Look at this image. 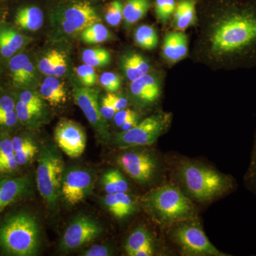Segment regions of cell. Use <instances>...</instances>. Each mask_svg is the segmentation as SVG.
<instances>
[{
  "label": "cell",
  "mask_w": 256,
  "mask_h": 256,
  "mask_svg": "<svg viewBox=\"0 0 256 256\" xmlns=\"http://www.w3.org/2000/svg\"><path fill=\"white\" fill-rule=\"evenodd\" d=\"M246 186L256 194V132L252 146L250 165L244 178Z\"/></svg>",
  "instance_id": "obj_36"
},
{
  "label": "cell",
  "mask_w": 256,
  "mask_h": 256,
  "mask_svg": "<svg viewBox=\"0 0 256 256\" xmlns=\"http://www.w3.org/2000/svg\"><path fill=\"white\" fill-rule=\"evenodd\" d=\"M163 54L172 63L182 60L178 53V32H170L166 35L163 43Z\"/></svg>",
  "instance_id": "obj_30"
},
{
  "label": "cell",
  "mask_w": 256,
  "mask_h": 256,
  "mask_svg": "<svg viewBox=\"0 0 256 256\" xmlns=\"http://www.w3.org/2000/svg\"><path fill=\"white\" fill-rule=\"evenodd\" d=\"M43 108L28 106L16 98V110L18 118L22 126L28 128H34L38 124Z\"/></svg>",
  "instance_id": "obj_26"
},
{
  "label": "cell",
  "mask_w": 256,
  "mask_h": 256,
  "mask_svg": "<svg viewBox=\"0 0 256 256\" xmlns=\"http://www.w3.org/2000/svg\"><path fill=\"white\" fill-rule=\"evenodd\" d=\"M148 214L160 225L173 226L195 218L196 207L178 186L165 184L146 194L142 200Z\"/></svg>",
  "instance_id": "obj_4"
},
{
  "label": "cell",
  "mask_w": 256,
  "mask_h": 256,
  "mask_svg": "<svg viewBox=\"0 0 256 256\" xmlns=\"http://www.w3.org/2000/svg\"><path fill=\"white\" fill-rule=\"evenodd\" d=\"M41 246V228L35 215L21 210L0 220V252L5 256H36Z\"/></svg>",
  "instance_id": "obj_2"
},
{
  "label": "cell",
  "mask_w": 256,
  "mask_h": 256,
  "mask_svg": "<svg viewBox=\"0 0 256 256\" xmlns=\"http://www.w3.org/2000/svg\"><path fill=\"white\" fill-rule=\"evenodd\" d=\"M178 53L183 60L188 53V40L186 35L182 32H178Z\"/></svg>",
  "instance_id": "obj_46"
},
{
  "label": "cell",
  "mask_w": 256,
  "mask_h": 256,
  "mask_svg": "<svg viewBox=\"0 0 256 256\" xmlns=\"http://www.w3.org/2000/svg\"><path fill=\"white\" fill-rule=\"evenodd\" d=\"M106 20L110 26L119 25L124 20V4L120 0L111 2L106 12Z\"/></svg>",
  "instance_id": "obj_32"
},
{
  "label": "cell",
  "mask_w": 256,
  "mask_h": 256,
  "mask_svg": "<svg viewBox=\"0 0 256 256\" xmlns=\"http://www.w3.org/2000/svg\"><path fill=\"white\" fill-rule=\"evenodd\" d=\"M65 172L62 154L54 144L42 146L36 170V186L50 210H55L60 200V186Z\"/></svg>",
  "instance_id": "obj_5"
},
{
  "label": "cell",
  "mask_w": 256,
  "mask_h": 256,
  "mask_svg": "<svg viewBox=\"0 0 256 256\" xmlns=\"http://www.w3.org/2000/svg\"><path fill=\"white\" fill-rule=\"evenodd\" d=\"M106 96H107L108 98L110 100L117 112L119 110H124L127 107L128 102L126 98L116 95L114 92H108Z\"/></svg>",
  "instance_id": "obj_44"
},
{
  "label": "cell",
  "mask_w": 256,
  "mask_h": 256,
  "mask_svg": "<svg viewBox=\"0 0 256 256\" xmlns=\"http://www.w3.org/2000/svg\"><path fill=\"white\" fill-rule=\"evenodd\" d=\"M79 80L84 87H92L97 82V74L92 66L84 64L76 69Z\"/></svg>",
  "instance_id": "obj_35"
},
{
  "label": "cell",
  "mask_w": 256,
  "mask_h": 256,
  "mask_svg": "<svg viewBox=\"0 0 256 256\" xmlns=\"http://www.w3.org/2000/svg\"><path fill=\"white\" fill-rule=\"evenodd\" d=\"M100 109L101 114L106 120L114 118V114L117 112L106 96L101 100Z\"/></svg>",
  "instance_id": "obj_42"
},
{
  "label": "cell",
  "mask_w": 256,
  "mask_h": 256,
  "mask_svg": "<svg viewBox=\"0 0 256 256\" xmlns=\"http://www.w3.org/2000/svg\"><path fill=\"white\" fill-rule=\"evenodd\" d=\"M40 94L50 106L62 105L66 101V90L63 82L53 76L44 80L40 88Z\"/></svg>",
  "instance_id": "obj_19"
},
{
  "label": "cell",
  "mask_w": 256,
  "mask_h": 256,
  "mask_svg": "<svg viewBox=\"0 0 256 256\" xmlns=\"http://www.w3.org/2000/svg\"><path fill=\"white\" fill-rule=\"evenodd\" d=\"M210 53L232 66H256V0H222Z\"/></svg>",
  "instance_id": "obj_1"
},
{
  "label": "cell",
  "mask_w": 256,
  "mask_h": 256,
  "mask_svg": "<svg viewBox=\"0 0 256 256\" xmlns=\"http://www.w3.org/2000/svg\"><path fill=\"white\" fill-rule=\"evenodd\" d=\"M138 122H139V116H138V114H136L134 116L128 119L127 120L124 122V124L121 126L122 132L129 130L131 128H134Z\"/></svg>",
  "instance_id": "obj_48"
},
{
  "label": "cell",
  "mask_w": 256,
  "mask_h": 256,
  "mask_svg": "<svg viewBox=\"0 0 256 256\" xmlns=\"http://www.w3.org/2000/svg\"><path fill=\"white\" fill-rule=\"evenodd\" d=\"M110 60V52L105 48H88L82 52V60L84 63L94 68L108 65Z\"/></svg>",
  "instance_id": "obj_29"
},
{
  "label": "cell",
  "mask_w": 256,
  "mask_h": 256,
  "mask_svg": "<svg viewBox=\"0 0 256 256\" xmlns=\"http://www.w3.org/2000/svg\"><path fill=\"white\" fill-rule=\"evenodd\" d=\"M18 100L28 106H37L43 108V98L41 94L31 90H24L18 92V96H15Z\"/></svg>",
  "instance_id": "obj_39"
},
{
  "label": "cell",
  "mask_w": 256,
  "mask_h": 256,
  "mask_svg": "<svg viewBox=\"0 0 256 256\" xmlns=\"http://www.w3.org/2000/svg\"><path fill=\"white\" fill-rule=\"evenodd\" d=\"M54 140L60 150L70 158L82 156L86 146L85 130L82 126L72 120H60L55 128Z\"/></svg>",
  "instance_id": "obj_12"
},
{
  "label": "cell",
  "mask_w": 256,
  "mask_h": 256,
  "mask_svg": "<svg viewBox=\"0 0 256 256\" xmlns=\"http://www.w3.org/2000/svg\"><path fill=\"white\" fill-rule=\"evenodd\" d=\"M110 36V32L100 22L88 26L82 30V41L89 44L102 43L108 40Z\"/></svg>",
  "instance_id": "obj_28"
},
{
  "label": "cell",
  "mask_w": 256,
  "mask_h": 256,
  "mask_svg": "<svg viewBox=\"0 0 256 256\" xmlns=\"http://www.w3.org/2000/svg\"><path fill=\"white\" fill-rule=\"evenodd\" d=\"M176 6L175 0H156V13L158 20L166 22L174 14Z\"/></svg>",
  "instance_id": "obj_33"
},
{
  "label": "cell",
  "mask_w": 256,
  "mask_h": 256,
  "mask_svg": "<svg viewBox=\"0 0 256 256\" xmlns=\"http://www.w3.org/2000/svg\"><path fill=\"white\" fill-rule=\"evenodd\" d=\"M28 38L24 35L10 28H0V55L12 58L26 45Z\"/></svg>",
  "instance_id": "obj_18"
},
{
  "label": "cell",
  "mask_w": 256,
  "mask_h": 256,
  "mask_svg": "<svg viewBox=\"0 0 256 256\" xmlns=\"http://www.w3.org/2000/svg\"><path fill=\"white\" fill-rule=\"evenodd\" d=\"M20 170L15 159L11 134L0 132V178L18 176Z\"/></svg>",
  "instance_id": "obj_17"
},
{
  "label": "cell",
  "mask_w": 256,
  "mask_h": 256,
  "mask_svg": "<svg viewBox=\"0 0 256 256\" xmlns=\"http://www.w3.org/2000/svg\"><path fill=\"white\" fill-rule=\"evenodd\" d=\"M137 112H134L130 109L124 108V110H121L116 112V114L114 117V124L118 127L121 128V126L124 124V122L129 119L130 118L134 116Z\"/></svg>",
  "instance_id": "obj_45"
},
{
  "label": "cell",
  "mask_w": 256,
  "mask_h": 256,
  "mask_svg": "<svg viewBox=\"0 0 256 256\" xmlns=\"http://www.w3.org/2000/svg\"><path fill=\"white\" fill-rule=\"evenodd\" d=\"M101 224L88 216H78L69 224L60 242L63 252L78 250L86 244L97 238L102 233Z\"/></svg>",
  "instance_id": "obj_9"
},
{
  "label": "cell",
  "mask_w": 256,
  "mask_h": 256,
  "mask_svg": "<svg viewBox=\"0 0 256 256\" xmlns=\"http://www.w3.org/2000/svg\"><path fill=\"white\" fill-rule=\"evenodd\" d=\"M64 18L68 21L77 32H82L94 24L100 22L96 10L86 2L74 3L66 9Z\"/></svg>",
  "instance_id": "obj_14"
},
{
  "label": "cell",
  "mask_w": 256,
  "mask_h": 256,
  "mask_svg": "<svg viewBox=\"0 0 256 256\" xmlns=\"http://www.w3.org/2000/svg\"><path fill=\"white\" fill-rule=\"evenodd\" d=\"M116 158V162L136 182L148 184L156 178L159 170L158 158L146 149L129 148Z\"/></svg>",
  "instance_id": "obj_8"
},
{
  "label": "cell",
  "mask_w": 256,
  "mask_h": 256,
  "mask_svg": "<svg viewBox=\"0 0 256 256\" xmlns=\"http://www.w3.org/2000/svg\"><path fill=\"white\" fill-rule=\"evenodd\" d=\"M38 151L40 150H38V144L36 143L22 150L14 152L15 159L20 169L26 168L31 164L34 159L38 154Z\"/></svg>",
  "instance_id": "obj_34"
},
{
  "label": "cell",
  "mask_w": 256,
  "mask_h": 256,
  "mask_svg": "<svg viewBox=\"0 0 256 256\" xmlns=\"http://www.w3.org/2000/svg\"><path fill=\"white\" fill-rule=\"evenodd\" d=\"M36 76V68H35L33 63L30 60L24 68L21 78H20V82H18L16 88H25L30 86L34 82Z\"/></svg>",
  "instance_id": "obj_40"
},
{
  "label": "cell",
  "mask_w": 256,
  "mask_h": 256,
  "mask_svg": "<svg viewBox=\"0 0 256 256\" xmlns=\"http://www.w3.org/2000/svg\"><path fill=\"white\" fill-rule=\"evenodd\" d=\"M150 0H127L124 5V20L127 25L137 23L148 13Z\"/></svg>",
  "instance_id": "obj_24"
},
{
  "label": "cell",
  "mask_w": 256,
  "mask_h": 256,
  "mask_svg": "<svg viewBox=\"0 0 256 256\" xmlns=\"http://www.w3.org/2000/svg\"><path fill=\"white\" fill-rule=\"evenodd\" d=\"M131 94L134 98L142 104H150L158 100L160 87L158 79L150 74H144L131 82Z\"/></svg>",
  "instance_id": "obj_16"
},
{
  "label": "cell",
  "mask_w": 256,
  "mask_h": 256,
  "mask_svg": "<svg viewBox=\"0 0 256 256\" xmlns=\"http://www.w3.org/2000/svg\"><path fill=\"white\" fill-rule=\"evenodd\" d=\"M0 72H1V66H0Z\"/></svg>",
  "instance_id": "obj_50"
},
{
  "label": "cell",
  "mask_w": 256,
  "mask_h": 256,
  "mask_svg": "<svg viewBox=\"0 0 256 256\" xmlns=\"http://www.w3.org/2000/svg\"><path fill=\"white\" fill-rule=\"evenodd\" d=\"M67 70V62L65 56L63 54L60 53V56L57 58L53 67V76L60 77L63 76Z\"/></svg>",
  "instance_id": "obj_43"
},
{
  "label": "cell",
  "mask_w": 256,
  "mask_h": 256,
  "mask_svg": "<svg viewBox=\"0 0 256 256\" xmlns=\"http://www.w3.org/2000/svg\"><path fill=\"white\" fill-rule=\"evenodd\" d=\"M30 60V57L25 54H16L10 58L9 67L12 79L15 86L18 87L22 74L25 66Z\"/></svg>",
  "instance_id": "obj_31"
},
{
  "label": "cell",
  "mask_w": 256,
  "mask_h": 256,
  "mask_svg": "<svg viewBox=\"0 0 256 256\" xmlns=\"http://www.w3.org/2000/svg\"><path fill=\"white\" fill-rule=\"evenodd\" d=\"M114 255L110 247L105 245H94L82 252L84 256H109Z\"/></svg>",
  "instance_id": "obj_41"
},
{
  "label": "cell",
  "mask_w": 256,
  "mask_h": 256,
  "mask_svg": "<svg viewBox=\"0 0 256 256\" xmlns=\"http://www.w3.org/2000/svg\"><path fill=\"white\" fill-rule=\"evenodd\" d=\"M178 176L186 194L201 203L210 202L234 190L230 176L196 162L184 161L178 166Z\"/></svg>",
  "instance_id": "obj_3"
},
{
  "label": "cell",
  "mask_w": 256,
  "mask_h": 256,
  "mask_svg": "<svg viewBox=\"0 0 256 256\" xmlns=\"http://www.w3.org/2000/svg\"><path fill=\"white\" fill-rule=\"evenodd\" d=\"M33 181L28 174L0 178V213L8 207L32 196Z\"/></svg>",
  "instance_id": "obj_13"
},
{
  "label": "cell",
  "mask_w": 256,
  "mask_h": 256,
  "mask_svg": "<svg viewBox=\"0 0 256 256\" xmlns=\"http://www.w3.org/2000/svg\"><path fill=\"white\" fill-rule=\"evenodd\" d=\"M74 100L82 109L89 124L94 128L98 138L104 142L110 140L106 119L102 116L99 104V92L92 87L76 88L74 92Z\"/></svg>",
  "instance_id": "obj_11"
},
{
  "label": "cell",
  "mask_w": 256,
  "mask_h": 256,
  "mask_svg": "<svg viewBox=\"0 0 256 256\" xmlns=\"http://www.w3.org/2000/svg\"><path fill=\"white\" fill-rule=\"evenodd\" d=\"M175 28L178 30H186L196 21V2L194 0H180L174 12Z\"/></svg>",
  "instance_id": "obj_22"
},
{
  "label": "cell",
  "mask_w": 256,
  "mask_h": 256,
  "mask_svg": "<svg viewBox=\"0 0 256 256\" xmlns=\"http://www.w3.org/2000/svg\"><path fill=\"white\" fill-rule=\"evenodd\" d=\"M134 40L141 48L146 50H154L158 46V34L152 26L142 25L136 30Z\"/></svg>",
  "instance_id": "obj_27"
},
{
  "label": "cell",
  "mask_w": 256,
  "mask_h": 256,
  "mask_svg": "<svg viewBox=\"0 0 256 256\" xmlns=\"http://www.w3.org/2000/svg\"><path fill=\"white\" fill-rule=\"evenodd\" d=\"M99 80L101 86L109 92H118L121 86V80L118 76L111 72L101 74Z\"/></svg>",
  "instance_id": "obj_38"
},
{
  "label": "cell",
  "mask_w": 256,
  "mask_h": 256,
  "mask_svg": "<svg viewBox=\"0 0 256 256\" xmlns=\"http://www.w3.org/2000/svg\"><path fill=\"white\" fill-rule=\"evenodd\" d=\"M122 68L128 80L132 82L148 74L150 66L142 55L132 53L124 56L122 60Z\"/></svg>",
  "instance_id": "obj_21"
},
{
  "label": "cell",
  "mask_w": 256,
  "mask_h": 256,
  "mask_svg": "<svg viewBox=\"0 0 256 256\" xmlns=\"http://www.w3.org/2000/svg\"><path fill=\"white\" fill-rule=\"evenodd\" d=\"M148 245H154L152 236L146 227L139 226L128 236L124 250L128 256H132L133 252Z\"/></svg>",
  "instance_id": "obj_25"
},
{
  "label": "cell",
  "mask_w": 256,
  "mask_h": 256,
  "mask_svg": "<svg viewBox=\"0 0 256 256\" xmlns=\"http://www.w3.org/2000/svg\"><path fill=\"white\" fill-rule=\"evenodd\" d=\"M172 240L181 249L182 254L194 256H227L210 242L201 225L195 218L173 225Z\"/></svg>",
  "instance_id": "obj_7"
},
{
  "label": "cell",
  "mask_w": 256,
  "mask_h": 256,
  "mask_svg": "<svg viewBox=\"0 0 256 256\" xmlns=\"http://www.w3.org/2000/svg\"><path fill=\"white\" fill-rule=\"evenodd\" d=\"M106 210L116 220H126L138 210V202L127 192L107 194L102 198Z\"/></svg>",
  "instance_id": "obj_15"
},
{
  "label": "cell",
  "mask_w": 256,
  "mask_h": 256,
  "mask_svg": "<svg viewBox=\"0 0 256 256\" xmlns=\"http://www.w3.org/2000/svg\"><path fill=\"white\" fill-rule=\"evenodd\" d=\"M60 52L58 50H52L46 54L38 63V68L40 72L47 76H53V67L57 58L60 56Z\"/></svg>",
  "instance_id": "obj_37"
},
{
  "label": "cell",
  "mask_w": 256,
  "mask_h": 256,
  "mask_svg": "<svg viewBox=\"0 0 256 256\" xmlns=\"http://www.w3.org/2000/svg\"><path fill=\"white\" fill-rule=\"evenodd\" d=\"M94 178L88 170L73 168L64 172L60 186V198L66 205L74 206L92 193Z\"/></svg>",
  "instance_id": "obj_10"
},
{
  "label": "cell",
  "mask_w": 256,
  "mask_h": 256,
  "mask_svg": "<svg viewBox=\"0 0 256 256\" xmlns=\"http://www.w3.org/2000/svg\"><path fill=\"white\" fill-rule=\"evenodd\" d=\"M15 22L23 30L36 31L43 26V12L37 6H25L18 10L15 16Z\"/></svg>",
  "instance_id": "obj_20"
},
{
  "label": "cell",
  "mask_w": 256,
  "mask_h": 256,
  "mask_svg": "<svg viewBox=\"0 0 256 256\" xmlns=\"http://www.w3.org/2000/svg\"><path fill=\"white\" fill-rule=\"evenodd\" d=\"M100 184L106 194L128 192L129 184L120 171L111 169L106 171L100 178Z\"/></svg>",
  "instance_id": "obj_23"
},
{
  "label": "cell",
  "mask_w": 256,
  "mask_h": 256,
  "mask_svg": "<svg viewBox=\"0 0 256 256\" xmlns=\"http://www.w3.org/2000/svg\"><path fill=\"white\" fill-rule=\"evenodd\" d=\"M154 254V245H148L133 252L132 256H151Z\"/></svg>",
  "instance_id": "obj_47"
},
{
  "label": "cell",
  "mask_w": 256,
  "mask_h": 256,
  "mask_svg": "<svg viewBox=\"0 0 256 256\" xmlns=\"http://www.w3.org/2000/svg\"><path fill=\"white\" fill-rule=\"evenodd\" d=\"M172 114L159 112L138 122L134 128L116 134L114 144L121 149L151 146L169 128Z\"/></svg>",
  "instance_id": "obj_6"
},
{
  "label": "cell",
  "mask_w": 256,
  "mask_h": 256,
  "mask_svg": "<svg viewBox=\"0 0 256 256\" xmlns=\"http://www.w3.org/2000/svg\"><path fill=\"white\" fill-rule=\"evenodd\" d=\"M60 24H62L64 31L66 33L68 34H75L78 32L68 21L65 20V18H62Z\"/></svg>",
  "instance_id": "obj_49"
}]
</instances>
